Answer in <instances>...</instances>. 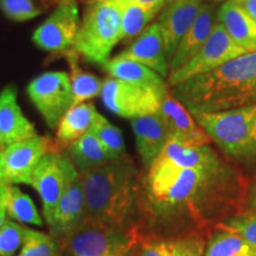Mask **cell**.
<instances>
[{
	"label": "cell",
	"instance_id": "obj_1",
	"mask_svg": "<svg viewBox=\"0 0 256 256\" xmlns=\"http://www.w3.org/2000/svg\"><path fill=\"white\" fill-rule=\"evenodd\" d=\"M171 88L172 96L191 114L256 104V51L243 54L212 72Z\"/></svg>",
	"mask_w": 256,
	"mask_h": 256
},
{
	"label": "cell",
	"instance_id": "obj_2",
	"mask_svg": "<svg viewBox=\"0 0 256 256\" xmlns=\"http://www.w3.org/2000/svg\"><path fill=\"white\" fill-rule=\"evenodd\" d=\"M87 216L128 229L139 198L136 165L127 154L80 174Z\"/></svg>",
	"mask_w": 256,
	"mask_h": 256
},
{
	"label": "cell",
	"instance_id": "obj_3",
	"mask_svg": "<svg viewBox=\"0 0 256 256\" xmlns=\"http://www.w3.org/2000/svg\"><path fill=\"white\" fill-rule=\"evenodd\" d=\"M192 115L224 153L240 162L256 159V104Z\"/></svg>",
	"mask_w": 256,
	"mask_h": 256
},
{
	"label": "cell",
	"instance_id": "obj_4",
	"mask_svg": "<svg viewBox=\"0 0 256 256\" xmlns=\"http://www.w3.org/2000/svg\"><path fill=\"white\" fill-rule=\"evenodd\" d=\"M121 40L119 6L108 0H89L72 49L89 62L104 66Z\"/></svg>",
	"mask_w": 256,
	"mask_h": 256
},
{
	"label": "cell",
	"instance_id": "obj_5",
	"mask_svg": "<svg viewBox=\"0 0 256 256\" xmlns=\"http://www.w3.org/2000/svg\"><path fill=\"white\" fill-rule=\"evenodd\" d=\"M58 241L69 256H130L142 238L134 228H114L86 216Z\"/></svg>",
	"mask_w": 256,
	"mask_h": 256
},
{
	"label": "cell",
	"instance_id": "obj_6",
	"mask_svg": "<svg viewBox=\"0 0 256 256\" xmlns=\"http://www.w3.org/2000/svg\"><path fill=\"white\" fill-rule=\"evenodd\" d=\"M148 170L150 191L152 197L162 204H179L190 200L214 174L203 170L179 168L159 159Z\"/></svg>",
	"mask_w": 256,
	"mask_h": 256
},
{
	"label": "cell",
	"instance_id": "obj_7",
	"mask_svg": "<svg viewBox=\"0 0 256 256\" xmlns=\"http://www.w3.org/2000/svg\"><path fill=\"white\" fill-rule=\"evenodd\" d=\"M80 177L75 165L66 152L51 150L42 156L31 178V186L40 194L46 223L52 218L54 211L64 191Z\"/></svg>",
	"mask_w": 256,
	"mask_h": 256
},
{
	"label": "cell",
	"instance_id": "obj_8",
	"mask_svg": "<svg viewBox=\"0 0 256 256\" xmlns=\"http://www.w3.org/2000/svg\"><path fill=\"white\" fill-rule=\"evenodd\" d=\"M28 94L51 130H56L72 106V84L66 72L42 74L28 86Z\"/></svg>",
	"mask_w": 256,
	"mask_h": 256
},
{
	"label": "cell",
	"instance_id": "obj_9",
	"mask_svg": "<svg viewBox=\"0 0 256 256\" xmlns=\"http://www.w3.org/2000/svg\"><path fill=\"white\" fill-rule=\"evenodd\" d=\"M166 92L110 78L104 82L100 95L104 106L110 112L132 120L156 113Z\"/></svg>",
	"mask_w": 256,
	"mask_h": 256
},
{
	"label": "cell",
	"instance_id": "obj_10",
	"mask_svg": "<svg viewBox=\"0 0 256 256\" xmlns=\"http://www.w3.org/2000/svg\"><path fill=\"white\" fill-rule=\"evenodd\" d=\"M243 54H246V51L234 43L220 22H217L209 38L196 55L180 69L168 74V84L174 87L186 80L212 72L222 64Z\"/></svg>",
	"mask_w": 256,
	"mask_h": 256
},
{
	"label": "cell",
	"instance_id": "obj_11",
	"mask_svg": "<svg viewBox=\"0 0 256 256\" xmlns=\"http://www.w3.org/2000/svg\"><path fill=\"white\" fill-rule=\"evenodd\" d=\"M51 150L50 140L38 134L0 150V185H30L38 162Z\"/></svg>",
	"mask_w": 256,
	"mask_h": 256
},
{
	"label": "cell",
	"instance_id": "obj_12",
	"mask_svg": "<svg viewBox=\"0 0 256 256\" xmlns=\"http://www.w3.org/2000/svg\"><path fill=\"white\" fill-rule=\"evenodd\" d=\"M81 17L78 0H68L54 10L49 18L34 32V44L50 52H64L74 48Z\"/></svg>",
	"mask_w": 256,
	"mask_h": 256
},
{
	"label": "cell",
	"instance_id": "obj_13",
	"mask_svg": "<svg viewBox=\"0 0 256 256\" xmlns=\"http://www.w3.org/2000/svg\"><path fill=\"white\" fill-rule=\"evenodd\" d=\"M202 0H165L156 16V24L164 40L168 63L196 20Z\"/></svg>",
	"mask_w": 256,
	"mask_h": 256
},
{
	"label": "cell",
	"instance_id": "obj_14",
	"mask_svg": "<svg viewBox=\"0 0 256 256\" xmlns=\"http://www.w3.org/2000/svg\"><path fill=\"white\" fill-rule=\"evenodd\" d=\"M158 112L164 120L170 140L194 146L209 145L212 142L206 130L197 124L194 115L170 92L162 98Z\"/></svg>",
	"mask_w": 256,
	"mask_h": 256
},
{
	"label": "cell",
	"instance_id": "obj_15",
	"mask_svg": "<svg viewBox=\"0 0 256 256\" xmlns=\"http://www.w3.org/2000/svg\"><path fill=\"white\" fill-rule=\"evenodd\" d=\"M37 132L25 118L17 101V90L8 86L0 92V150L36 136Z\"/></svg>",
	"mask_w": 256,
	"mask_h": 256
},
{
	"label": "cell",
	"instance_id": "obj_16",
	"mask_svg": "<svg viewBox=\"0 0 256 256\" xmlns=\"http://www.w3.org/2000/svg\"><path fill=\"white\" fill-rule=\"evenodd\" d=\"M217 11L218 8L215 2H202L196 20L192 24L190 30L185 34L168 60V74L174 72L176 70L185 66L203 46L218 22Z\"/></svg>",
	"mask_w": 256,
	"mask_h": 256
},
{
	"label": "cell",
	"instance_id": "obj_17",
	"mask_svg": "<svg viewBox=\"0 0 256 256\" xmlns=\"http://www.w3.org/2000/svg\"><path fill=\"white\" fill-rule=\"evenodd\" d=\"M118 56L142 63L164 78L168 76L164 40L156 22L150 24L139 36L136 37L132 44Z\"/></svg>",
	"mask_w": 256,
	"mask_h": 256
},
{
	"label": "cell",
	"instance_id": "obj_18",
	"mask_svg": "<svg viewBox=\"0 0 256 256\" xmlns=\"http://www.w3.org/2000/svg\"><path fill=\"white\" fill-rule=\"evenodd\" d=\"M138 152L144 165L150 168L168 142V133L159 112L132 119Z\"/></svg>",
	"mask_w": 256,
	"mask_h": 256
},
{
	"label": "cell",
	"instance_id": "obj_19",
	"mask_svg": "<svg viewBox=\"0 0 256 256\" xmlns=\"http://www.w3.org/2000/svg\"><path fill=\"white\" fill-rule=\"evenodd\" d=\"M86 216H87V210H86L84 194H83L81 179L78 177L72 183H70L57 203L52 218L48 224L51 235L60 240L70 230L78 226Z\"/></svg>",
	"mask_w": 256,
	"mask_h": 256
},
{
	"label": "cell",
	"instance_id": "obj_20",
	"mask_svg": "<svg viewBox=\"0 0 256 256\" xmlns=\"http://www.w3.org/2000/svg\"><path fill=\"white\" fill-rule=\"evenodd\" d=\"M217 19L236 46L246 52L256 51V22L238 0H226L217 11Z\"/></svg>",
	"mask_w": 256,
	"mask_h": 256
},
{
	"label": "cell",
	"instance_id": "obj_21",
	"mask_svg": "<svg viewBox=\"0 0 256 256\" xmlns=\"http://www.w3.org/2000/svg\"><path fill=\"white\" fill-rule=\"evenodd\" d=\"M156 159L168 162L179 168L203 170L211 174L218 172L220 168L218 156L209 145H185L170 139Z\"/></svg>",
	"mask_w": 256,
	"mask_h": 256
},
{
	"label": "cell",
	"instance_id": "obj_22",
	"mask_svg": "<svg viewBox=\"0 0 256 256\" xmlns=\"http://www.w3.org/2000/svg\"><path fill=\"white\" fill-rule=\"evenodd\" d=\"M102 66L113 78L162 92H168V83L165 82L164 78L136 60L116 56L108 60Z\"/></svg>",
	"mask_w": 256,
	"mask_h": 256
},
{
	"label": "cell",
	"instance_id": "obj_23",
	"mask_svg": "<svg viewBox=\"0 0 256 256\" xmlns=\"http://www.w3.org/2000/svg\"><path fill=\"white\" fill-rule=\"evenodd\" d=\"M98 115L100 113L90 102H82L72 106L60 120L56 128L57 140L62 145L68 147L70 144L76 142L90 130Z\"/></svg>",
	"mask_w": 256,
	"mask_h": 256
},
{
	"label": "cell",
	"instance_id": "obj_24",
	"mask_svg": "<svg viewBox=\"0 0 256 256\" xmlns=\"http://www.w3.org/2000/svg\"><path fill=\"white\" fill-rule=\"evenodd\" d=\"M0 208L5 210L10 220L18 223L43 226V220L34 202L16 185H0Z\"/></svg>",
	"mask_w": 256,
	"mask_h": 256
},
{
	"label": "cell",
	"instance_id": "obj_25",
	"mask_svg": "<svg viewBox=\"0 0 256 256\" xmlns=\"http://www.w3.org/2000/svg\"><path fill=\"white\" fill-rule=\"evenodd\" d=\"M66 154L69 156L75 168H78V174L112 162L104 147L101 146V144L98 142V140L90 130L76 142L70 144Z\"/></svg>",
	"mask_w": 256,
	"mask_h": 256
},
{
	"label": "cell",
	"instance_id": "obj_26",
	"mask_svg": "<svg viewBox=\"0 0 256 256\" xmlns=\"http://www.w3.org/2000/svg\"><path fill=\"white\" fill-rule=\"evenodd\" d=\"M78 54L74 49L64 51L70 68V84L72 90V106L87 102L101 94L104 82L92 74L86 72L78 63Z\"/></svg>",
	"mask_w": 256,
	"mask_h": 256
},
{
	"label": "cell",
	"instance_id": "obj_27",
	"mask_svg": "<svg viewBox=\"0 0 256 256\" xmlns=\"http://www.w3.org/2000/svg\"><path fill=\"white\" fill-rule=\"evenodd\" d=\"M204 242L191 238L178 241H140L130 256H202Z\"/></svg>",
	"mask_w": 256,
	"mask_h": 256
},
{
	"label": "cell",
	"instance_id": "obj_28",
	"mask_svg": "<svg viewBox=\"0 0 256 256\" xmlns=\"http://www.w3.org/2000/svg\"><path fill=\"white\" fill-rule=\"evenodd\" d=\"M121 10V32L122 40L139 36L158 16L162 8H147L136 4L119 6Z\"/></svg>",
	"mask_w": 256,
	"mask_h": 256
},
{
	"label": "cell",
	"instance_id": "obj_29",
	"mask_svg": "<svg viewBox=\"0 0 256 256\" xmlns=\"http://www.w3.org/2000/svg\"><path fill=\"white\" fill-rule=\"evenodd\" d=\"M203 256H256V249L238 234L222 230L211 238Z\"/></svg>",
	"mask_w": 256,
	"mask_h": 256
},
{
	"label": "cell",
	"instance_id": "obj_30",
	"mask_svg": "<svg viewBox=\"0 0 256 256\" xmlns=\"http://www.w3.org/2000/svg\"><path fill=\"white\" fill-rule=\"evenodd\" d=\"M66 2L68 0H0V10L12 20L25 22L55 10Z\"/></svg>",
	"mask_w": 256,
	"mask_h": 256
},
{
	"label": "cell",
	"instance_id": "obj_31",
	"mask_svg": "<svg viewBox=\"0 0 256 256\" xmlns=\"http://www.w3.org/2000/svg\"><path fill=\"white\" fill-rule=\"evenodd\" d=\"M90 132L96 136L110 160H116L126 156V148L121 130L100 114Z\"/></svg>",
	"mask_w": 256,
	"mask_h": 256
},
{
	"label": "cell",
	"instance_id": "obj_32",
	"mask_svg": "<svg viewBox=\"0 0 256 256\" xmlns=\"http://www.w3.org/2000/svg\"><path fill=\"white\" fill-rule=\"evenodd\" d=\"M17 256H62L60 241L52 235L26 228Z\"/></svg>",
	"mask_w": 256,
	"mask_h": 256
},
{
	"label": "cell",
	"instance_id": "obj_33",
	"mask_svg": "<svg viewBox=\"0 0 256 256\" xmlns=\"http://www.w3.org/2000/svg\"><path fill=\"white\" fill-rule=\"evenodd\" d=\"M25 229L16 220H8L0 230V256H14L23 244Z\"/></svg>",
	"mask_w": 256,
	"mask_h": 256
},
{
	"label": "cell",
	"instance_id": "obj_34",
	"mask_svg": "<svg viewBox=\"0 0 256 256\" xmlns=\"http://www.w3.org/2000/svg\"><path fill=\"white\" fill-rule=\"evenodd\" d=\"M220 228L238 234L256 249V212L234 217L220 224Z\"/></svg>",
	"mask_w": 256,
	"mask_h": 256
},
{
	"label": "cell",
	"instance_id": "obj_35",
	"mask_svg": "<svg viewBox=\"0 0 256 256\" xmlns=\"http://www.w3.org/2000/svg\"><path fill=\"white\" fill-rule=\"evenodd\" d=\"M118 6H122L126 4H136L142 6H147V8H162L165 0H108Z\"/></svg>",
	"mask_w": 256,
	"mask_h": 256
},
{
	"label": "cell",
	"instance_id": "obj_36",
	"mask_svg": "<svg viewBox=\"0 0 256 256\" xmlns=\"http://www.w3.org/2000/svg\"><path fill=\"white\" fill-rule=\"evenodd\" d=\"M238 2L256 22V0H238Z\"/></svg>",
	"mask_w": 256,
	"mask_h": 256
},
{
	"label": "cell",
	"instance_id": "obj_37",
	"mask_svg": "<svg viewBox=\"0 0 256 256\" xmlns=\"http://www.w3.org/2000/svg\"><path fill=\"white\" fill-rule=\"evenodd\" d=\"M8 215H6L5 210L0 208V230H2V226H5V223L8 222Z\"/></svg>",
	"mask_w": 256,
	"mask_h": 256
},
{
	"label": "cell",
	"instance_id": "obj_38",
	"mask_svg": "<svg viewBox=\"0 0 256 256\" xmlns=\"http://www.w3.org/2000/svg\"><path fill=\"white\" fill-rule=\"evenodd\" d=\"M202 2H203V0H202ZM224 2V0H206V2Z\"/></svg>",
	"mask_w": 256,
	"mask_h": 256
},
{
	"label": "cell",
	"instance_id": "obj_39",
	"mask_svg": "<svg viewBox=\"0 0 256 256\" xmlns=\"http://www.w3.org/2000/svg\"><path fill=\"white\" fill-rule=\"evenodd\" d=\"M252 203H254V206H255V209H256V190H255L254 197H252Z\"/></svg>",
	"mask_w": 256,
	"mask_h": 256
}]
</instances>
